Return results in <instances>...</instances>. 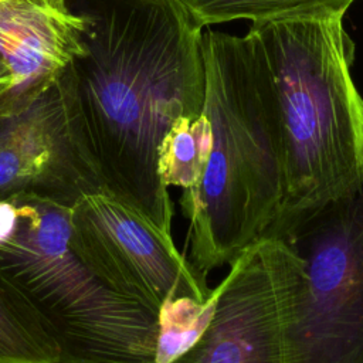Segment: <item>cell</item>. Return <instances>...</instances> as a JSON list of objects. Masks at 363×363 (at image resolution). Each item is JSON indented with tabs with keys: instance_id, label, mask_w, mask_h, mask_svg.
Returning a JSON list of instances; mask_svg holds the SVG:
<instances>
[{
	"instance_id": "2",
	"label": "cell",
	"mask_w": 363,
	"mask_h": 363,
	"mask_svg": "<svg viewBox=\"0 0 363 363\" xmlns=\"http://www.w3.org/2000/svg\"><path fill=\"white\" fill-rule=\"evenodd\" d=\"M204 112L211 145L200 183L180 199L190 262L207 277L262 238L281 203V143L275 88L252 30L203 31Z\"/></svg>"
},
{
	"instance_id": "3",
	"label": "cell",
	"mask_w": 363,
	"mask_h": 363,
	"mask_svg": "<svg viewBox=\"0 0 363 363\" xmlns=\"http://www.w3.org/2000/svg\"><path fill=\"white\" fill-rule=\"evenodd\" d=\"M340 13L252 23L272 77L281 143V203L264 237L288 240L363 183V99L354 44Z\"/></svg>"
},
{
	"instance_id": "15",
	"label": "cell",
	"mask_w": 363,
	"mask_h": 363,
	"mask_svg": "<svg viewBox=\"0 0 363 363\" xmlns=\"http://www.w3.org/2000/svg\"><path fill=\"white\" fill-rule=\"evenodd\" d=\"M60 363H116V362H104V360H89V359H79L72 356H64Z\"/></svg>"
},
{
	"instance_id": "7",
	"label": "cell",
	"mask_w": 363,
	"mask_h": 363,
	"mask_svg": "<svg viewBox=\"0 0 363 363\" xmlns=\"http://www.w3.org/2000/svg\"><path fill=\"white\" fill-rule=\"evenodd\" d=\"M75 245L112 289L157 312L177 299L206 303V275L139 210L104 191H84L71 207Z\"/></svg>"
},
{
	"instance_id": "9",
	"label": "cell",
	"mask_w": 363,
	"mask_h": 363,
	"mask_svg": "<svg viewBox=\"0 0 363 363\" xmlns=\"http://www.w3.org/2000/svg\"><path fill=\"white\" fill-rule=\"evenodd\" d=\"M85 18L68 0H0V61L13 78L4 116L55 85L84 52Z\"/></svg>"
},
{
	"instance_id": "12",
	"label": "cell",
	"mask_w": 363,
	"mask_h": 363,
	"mask_svg": "<svg viewBox=\"0 0 363 363\" xmlns=\"http://www.w3.org/2000/svg\"><path fill=\"white\" fill-rule=\"evenodd\" d=\"M190 16L204 28L231 20L252 23L275 18L340 13L345 14L356 0H179Z\"/></svg>"
},
{
	"instance_id": "6",
	"label": "cell",
	"mask_w": 363,
	"mask_h": 363,
	"mask_svg": "<svg viewBox=\"0 0 363 363\" xmlns=\"http://www.w3.org/2000/svg\"><path fill=\"white\" fill-rule=\"evenodd\" d=\"M230 265L213 289L207 326L172 363H286L302 257L289 241L262 237Z\"/></svg>"
},
{
	"instance_id": "14",
	"label": "cell",
	"mask_w": 363,
	"mask_h": 363,
	"mask_svg": "<svg viewBox=\"0 0 363 363\" xmlns=\"http://www.w3.org/2000/svg\"><path fill=\"white\" fill-rule=\"evenodd\" d=\"M13 88V78L6 65L0 61V118L4 116L6 104Z\"/></svg>"
},
{
	"instance_id": "4",
	"label": "cell",
	"mask_w": 363,
	"mask_h": 363,
	"mask_svg": "<svg viewBox=\"0 0 363 363\" xmlns=\"http://www.w3.org/2000/svg\"><path fill=\"white\" fill-rule=\"evenodd\" d=\"M71 199L0 197V272L55 336L64 356L155 363L157 312L108 286L81 257Z\"/></svg>"
},
{
	"instance_id": "11",
	"label": "cell",
	"mask_w": 363,
	"mask_h": 363,
	"mask_svg": "<svg viewBox=\"0 0 363 363\" xmlns=\"http://www.w3.org/2000/svg\"><path fill=\"white\" fill-rule=\"evenodd\" d=\"M211 145L208 118L183 116L169 129L157 150V173L162 183L184 190L194 189L204 173Z\"/></svg>"
},
{
	"instance_id": "8",
	"label": "cell",
	"mask_w": 363,
	"mask_h": 363,
	"mask_svg": "<svg viewBox=\"0 0 363 363\" xmlns=\"http://www.w3.org/2000/svg\"><path fill=\"white\" fill-rule=\"evenodd\" d=\"M37 191L75 200L94 191L79 162L57 85L0 118V197Z\"/></svg>"
},
{
	"instance_id": "1",
	"label": "cell",
	"mask_w": 363,
	"mask_h": 363,
	"mask_svg": "<svg viewBox=\"0 0 363 363\" xmlns=\"http://www.w3.org/2000/svg\"><path fill=\"white\" fill-rule=\"evenodd\" d=\"M85 18L84 52L58 77L67 125L94 191L115 196L172 234L157 150L204 109L203 27L179 0H68Z\"/></svg>"
},
{
	"instance_id": "13",
	"label": "cell",
	"mask_w": 363,
	"mask_h": 363,
	"mask_svg": "<svg viewBox=\"0 0 363 363\" xmlns=\"http://www.w3.org/2000/svg\"><path fill=\"white\" fill-rule=\"evenodd\" d=\"M214 303L213 289L206 303L177 299L164 303L157 315L159 332L155 363H172L186 352L208 323Z\"/></svg>"
},
{
	"instance_id": "5",
	"label": "cell",
	"mask_w": 363,
	"mask_h": 363,
	"mask_svg": "<svg viewBox=\"0 0 363 363\" xmlns=\"http://www.w3.org/2000/svg\"><path fill=\"white\" fill-rule=\"evenodd\" d=\"M286 241L305 268L286 363H363V183Z\"/></svg>"
},
{
	"instance_id": "10",
	"label": "cell",
	"mask_w": 363,
	"mask_h": 363,
	"mask_svg": "<svg viewBox=\"0 0 363 363\" xmlns=\"http://www.w3.org/2000/svg\"><path fill=\"white\" fill-rule=\"evenodd\" d=\"M61 345L0 272V363H60Z\"/></svg>"
}]
</instances>
